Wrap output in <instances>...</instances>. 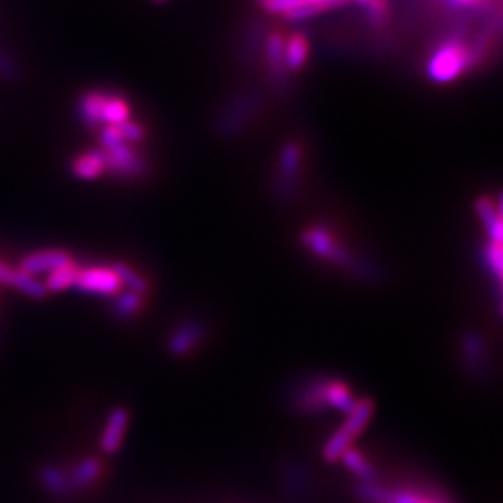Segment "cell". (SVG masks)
Returning <instances> with one entry per match:
<instances>
[{"label":"cell","instance_id":"cell-3","mask_svg":"<svg viewBox=\"0 0 503 503\" xmlns=\"http://www.w3.org/2000/svg\"><path fill=\"white\" fill-rule=\"evenodd\" d=\"M345 3L347 0H265L263 8L269 14L284 15L288 21H306Z\"/></svg>","mask_w":503,"mask_h":503},{"label":"cell","instance_id":"cell-26","mask_svg":"<svg viewBox=\"0 0 503 503\" xmlns=\"http://www.w3.org/2000/svg\"><path fill=\"white\" fill-rule=\"evenodd\" d=\"M19 75H21L19 64L12 59L10 54H6L3 49H0V77L6 80H15Z\"/></svg>","mask_w":503,"mask_h":503},{"label":"cell","instance_id":"cell-24","mask_svg":"<svg viewBox=\"0 0 503 503\" xmlns=\"http://www.w3.org/2000/svg\"><path fill=\"white\" fill-rule=\"evenodd\" d=\"M503 261V250H501V242L499 241H489L487 244V263L489 269L492 270V274L496 278H501V263Z\"/></svg>","mask_w":503,"mask_h":503},{"label":"cell","instance_id":"cell-22","mask_svg":"<svg viewBox=\"0 0 503 503\" xmlns=\"http://www.w3.org/2000/svg\"><path fill=\"white\" fill-rule=\"evenodd\" d=\"M112 269H114V272L120 276L122 286L127 288L129 291L138 293V295H142V293L148 291V284H146L144 276H140V274H138L134 269H131L129 265L118 261V263L112 265Z\"/></svg>","mask_w":503,"mask_h":503},{"label":"cell","instance_id":"cell-8","mask_svg":"<svg viewBox=\"0 0 503 503\" xmlns=\"http://www.w3.org/2000/svg\"><path fill=\"white\" fill-rule=\"evenodd\" d=\"M127 427H129V412L125 408H114L108 414L99 440L101 450L106 455H112L120 450L123 438L127 434Z\"/></svg>","mask_w":503,"mask_h":503},{"label":"cell","instance_id":"cell-11","mask_svg":"<svg viewBox=\"0 0 503 503\" xmlns=\"http://www.w3.org/2000/svg\"><path fill=\"white\" fill-rule=\"evenodd\" d=\"M106 96H108L106 92L94 90V92H87V94L80 97V101H78V116L88 127L96 129V127L103 125L101 114H103V105H105Z\"/></svg>","mask_w":503,"mask_h":503},{"label":"cell","instance_id":"cell-28","mask_svg":"<svg viewBox=\"0 0 503 503\" xmlns=\"http://www.w3.org/2000/svg\"><path fill=\"white\" fill-rule=\"evenodd\" d=\"M21 276V269L12 267L5 261H0V286H6V288H14L17 286V279Z\"/></svg>","mask_w":503,"mask_h":503},{"label":"cell","instance_id":"cell-12","mask_svg":"<svg viewBox=\"0 0 503 503\" xmlns=\"http://www.w3.org/2000/svg\"><path fill=\"white\" fill-rule=\"evenodd\" d=\"M307 56H310V43L304 34H291L289 40L284 41V66L289 71L302 69L307 62Z\"/></svg>","mask_w":503,"mask_h":503},{"label":"cell","instance_id":"cell-14","mask_svg":"<svg viewBox=\"0 0 503 503\" xmlns=\"http://www.w3.org/2000/svg\"><path fill=\"white\" fill-rule=\"evenodd\" d=\"M69 483L73 489H87L92 483H96L101 475V462L94 457H88L80 461L69 473Z\"/></svg>","mask_w":503,"mask_h":503},{"label":"cell","instance_id":"cell-1","mask_svg":"<svg viewBox=\"0 0 503 503\" xmlns=\"http://www.w3.org/2000/svg\"><path fill=\"white\" fill-rule=\"evenodd\" d=\"M473 62V52L457 38L440 43L427 62V77L436 84L457 80Z\"/></svg>","mask_w":503,"mask_h":503},{"label":"cell","instance_id":"cell-25","mask_svg":"<svg viewBox=\"0 0 503 503\" xmlns=\"http://www.w3.org/2000/svg\"><path fill=\"white\" fill-rule=\"evenodd\" d=\"M99 140H101L103 150H110V148H114L118 144L125 142L123 136H122V131H120V125H105L99 133Z\"/></svg>","mask_w":503,"mask_h":503},{"label":"cell","instance_id":"cell-20","mask_svg":"<svg viewBox=\"0 0 503 503\" xmlns=\"http://www.w3.org/2000/svg\"><path fill=\"white\" fill-rule=\"evenodd\" d=\"M340 461L345 464V468L349 471H352L356 478H360L363 481H370V480L375 478V470H373L371 462L366 457H363L360 452L352 450V447H349V450L342 455Z\"/></svg>","mask_w":503,"mask_h":503},{"label":"cell","instance_id":"cell-7","mask_svg":"<svg viewBox=\"0 0 503 503\" xmlns=\"http://www.w3.org/2000/svg\"><path fill=\"white\" fill-rule=\"evenodd\" d=\"M73 258L71 254H68L66 250H56V248H49V250H36L32 254H28L21 260L19 269L26 274L32 276H47L49 272L56 270L59 267H64L68 263H71Z\"/></svg>","mask_w":503,"mask_h":503},{"label":"cell","instance_id":"cell-17","mask_svg":"<svg viewBox=\"0 0 503 503\" xmlns=\"http://www.w3.org/2000/svg\"><path fill=\"white\" fill-rule=\"evenodd\" d=\"M200 338H202V330L196 325L179 326L170 338V351L174 354H187L196 347Z\"/></svg>","mask_w":503,"mask_h":503},{"label":"cell","instance_id":"cell-9","mask_svg":"<svg viewBox=\"0 0 503 503\" xmlns=\"http://www.w3.org/2000/svg\"><path fill=\"white\" fill-rule=\"evenodd\" d=\"M321 399L325 408H334L347 412L354 407V398L351 388L342 380H323L321 382Z\"/></svg>","mask_w":503,"mask_h":503},{"label":"cell","instance_id":"cell-30","mask_svg":"<svg viewBox=\"0 0 503 503\" xmlns=\"http://www.w3.org/2000/svg\"><path fill=\"white\" fill-rule=\"evenodd\" d=\"M447 5L457 10H473L483 5V0H445Z\"/></svg>","mask_w":503,"mask_h":503},{"label":"cell","instance_id":"cell-15","mask_svg":"<svg viewBox=\"0 0 503 503\" xmlns=\"http://www.w3.org/2000/svg\"><path fill=\"white\" fill-rule=\"evenodd\" d=\"M129 120H131L129 103L120 96L108 94L105 99V105H103V114H101L103 125H122Z\"/></svg>","mask_w":503,"mask_h":503},{"label":"cell","instance_id":"cell-13","mask_svg":"<svg viewBox=\"0 0 503 503\" xmlns=\"http://www.w3.org/2000/svg\"><path fill=\"white\" fill-rule=\"evenodd\" d=\"M78 270L80 267L71 261L64 267H59L56 270L49 272L43 279V286L47 289V293H60V291H66V289H71L75 288V282H77V276H78Z\"/></svg>","mask_w":503,"mask_h":503},{"label":"cell","instance_id":"cell-33","mask_svg":"<svg viewBox=\"0 0 503 503\" xmlns=\"http://www.w3.org/2000/svg\"><path fill=\"white\" fill-rule=\"evenodd\" d=\"M157 3H160V0H157Z\"/></svg>","mask_w":503,"mask_h":503},{"label":"cell","instance_id":"cell-27","mask_svg":"<svg viewBox=\"0 0 503 503\" xmlns=\"http://www.w3.org/2000/svg\"><path fill=\"white\" fill-rule=\"evenodd\" d=\"M120 131H122V136L127 144H136V142H142L146 133H144V127L136 123V122H125L120 125Z\"/></svg>","mask_w":503,"mask_h":503},{"label":"cell","instance_id":"cell-32","mask_svg":"<svg viewBox=\"0 0 503 503\" xmlns=\"http://www.w3.org/2000/svg\"><path fill=\"white\" fill-rule=\"evenodd\" d=\"M260 3H261V5H263V3H265V0H260Z\"/></svg>","mask_w":503,"mask_h":503},{"label":"cell","instance_id":"cell-5","mask_svg":"<svg viewBox=\"0 0 503 503\" xmlns=\"http://www.w3.org/2000/svg\"><path fill=\"white\" fill-rule=\"evenodd\" d=\"M106 172H112L120 178H133L144 172V160L134 148L127 142H122L110 150H103Z\"/></svg>","mask_w":503,"mask_h":503},{"label":"cell","instance_id":"cell-31","mask_svg":"<svg viewBox=\"0 0 503 503\" xmlns=\"http://www.w3.org/2000/svg\"><path fill=\"white\" fill-rule=\"evenodd\" d=\"M354 3H356V5H360L363 10H366V8L373 3V0H354Z\"/></svg>","mask_w":503,"mask_h":503},{"label":"cell","instance_id":"cell-29","mask_svg":"<svg viewBox=\"0 0 503 503\" xmlns=\"http://www.w3.org/2000/svg\"><path fill=\"white\" fill-rule=\"evenodd\" d=\"M384 503H433L431 499H425L417 494L412 492H399V494H389L386 496Z\"/></svg>","mask_w":503,"mask_h":503},{"label":"cell","instance_id":"cell-21","mask_svg":"<svg viewBox=\"0 0 503 503\" xmlns=\"http://www.w3.org/2000/svg\"><path fill=\"white\" fill-rule=\"evenodd\" d=\"M267 64L276 77L284 75V38L279 34H270L267 40Z\"/></svg>","mask_w":503,"mask_h":503},{"label":"cell","instance_id":"cell-6","mask_svg":"<svg viewBox=\"0 0 503 503\" xmlns=\"http://www.w3.org/2000/svg\"><path fill=\"white\" fill-rule=\"evenodd\" d=\"M302 242L310 248L314 254L326 258L330 261H335L340 265H352L351 256L347 254V250L342 248L335 239L332 237V233L325 228H312L306 230L302 235Z\"/></svg>","mask_w":503,"mask_h":503},{"label":"cell","instance_id":"cell-18","mask_svg":"<svg viewBox=\"0 0 503 503\" xmlns=\"http://www.w3.org/2000/svg\"><path fill=\"white\" fill-rule=\"evenodd\" d=\"M41 483L54 496H68L71 492L69 475L56 466H45L41 470Z\"/></svg>","mask_w":503,"mask_h":503},{"label":"cell","instance_id":"cell-4","mask_svg":"<svg viewBox=\"0 0 503 503\" xmlns=\"http://www.w3.org/2000/svg\"><path fill=\"white\" fill-rule=\"evenodd\" d=\"M75 288L82 293L99 297H116L123 291L122 279L112 267H80Z\"/></svg>","mask_w":503,"mask_h":503},{"label":"cell","instance_id":"cell-23","mask_svg":"<svg viewBox=\"0 0 503 503\" xmlns=\"http://www.w3.org/2000/svg\"><path fill=\"white\" fill-rule=\"evenodd\" d=\"M140 306H142V295L123 289L116 295L114 312L118 317H131L140 310Z\"/></svg>","mask_w":503,"mask_h":503},{"label":"cell","instance_id":"cell-10","mask_svg":"<svg viewBox=\"0 0 503 503\" xmlns=\"http://www.w3.org/2000/svg\"><path fill=\"white\" fill-rule=\"evenodd\" d=\"M71 172L75 178L84 179V181L97 179L99 176H103L106 172L105 153L101 150L80 153L78 157H75V160L71 164Z\"/></svg>","mask_w":503,"mask_h":503},{"label":"cell","instance_id":"cell-2","mask_svg":"<svg viewBox=\"0 0 503 503\" xmlns=\"http://www.w3.org/2000/svg\"><path fill=\"white\" fill-rule=\"evenodd\" d=\"M371 416H373V405H371L370 399L356 401L354 407L349 410V416L345 419V424L328 438L326 445L323 447L325 461H328V462L340 461L342 455L351 447L352 440L363 429H366Z\"/></svg>","mask_w":503,"mask_h":503},{"label":"cell","instance_id":"cell-19","mask_svg":"<svg viewBox=\"0 0 503 503\" xmlns=\"http://www.w3.org/2000/svg\"><path fill=\"white\" fill-rule=\"evenodd\" d=\"M478 215L481 216V220L485 224L489 239L501 242V215H499V209L494 207L492 200L481 198L478 202Z\"/></svg>","mask_w":503,"mask_h":503},{"label":"cell","instance_id":"cell-16","mask_svg":"<svg viewBox=\"0 0 503 503\" xmlns=\"http://www.w3.org/2000/svg\"><path fill=\"white\" fill-rule=\"evenodd\" d=\"M298 164H300V150L297 144H288L282 150V157H279V185H284L286 188L293 187L295 176L298 174Z\"/></svg>","mask_w":503,"mask_h":503}]
</instances>
